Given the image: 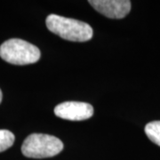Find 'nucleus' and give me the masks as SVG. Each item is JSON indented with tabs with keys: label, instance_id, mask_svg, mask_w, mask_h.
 Instances as JSON below:
<instances>
[{
	"label": "nucleus",
	"instance_id": "f257e3e1",
	"mask_svg": "<svg viewBox=\"0 0 160 160\" xmlns=\"http://www.w3.org/2000/svg\"><path fill=\"white\" fill-rule=\"evenodd\" d=\"M46 27L53 34L74 42H86L92 38L93 31L87 23L75 19L50 14L46 20Z\"/></svg>",
	"mask_w": 160,
	"mask_h": 160
},
{
	"label": "nucleus",
	"instance_id": "f03ea898",
	"mask_svg": "<svg viewBox=\"0 0 160 160\" xmlns=\"http://www.w3.org/2000/svg\"><path fill=\"white\" fill-rule=\"evenodd\" d=\"M40 50L34 45L19 38H12L0 46V57L14 65H27L40 59Z\"/></svg>",
	"mask_w": 160,
	"mask_h": 160
},
{
	"label": "nucleus",
	"instance_id": "7ed1b4c3",
	"mask_svg": "<svg viewBox=\"0 0 160 160\" xmlns=\"http://www.w3.org/2000/svg\"><path fill=\"white\" fill-rule=\"evenodd\" d=\"M63 149L62 142L49 134L32 133L23 142L22 152L27 158H46L58 155Z\"/></svg>",
	"mask_w": 160,
	"mask_h": 160
},
{
	"label": "nucleus",
	"instance_id": "20e7f679",
	"mask_svg": "<svg viewBox=\"0 0 160 160\" xmlns=\"http://www.w3.org/2000/svg\"><path fill=\"white\" fill-rule=\"evenodd\" d=\"M54 114L62 119L81 121L91 118L93 115V108L86 102H65L55 107Z\"/></svg>",
	"mask_w": 160,
	"mask_h": 160
},
{
	"label": "nucleus",
	"instance_id": "39448f33",
	"mask_svg": "<svg viewBox=\"0 0 160 160\" xmlns=\"http://www.w3.org/2000/svg\"><path fill=\"white\" fill-rule=\"evenodd\" d=\"M89 4L98 12L110 19L126 17L131 10L129 0H90Z\"/></svg>",
	"mask_w": 160,
	"mask_h": 160
},
{
	"label": "nucleus",
	"instance_id": "423d86ee",
	"mask_svg": "<svg viewBox=\"0 0 160 160\" xmlns=\"http://www.w3.org/2000/svg\"><path fill=\"white\" fill-rule=\"evenodd\" d=\"M145 133L152 142L160 147V121H152L147 124Z\"/></svg>",
	"mask_w": 160,
	"mask_h": 160
},
{
	"label": "nucleus",
	"instance_id": "0eeeda50",
	"mask_svg": "<svg viewBox=\"0 0 160 160\" xmlns=\"http://www.w3.org/2000/svg\"><path fill=\"white\" fill-rule=\"evenodd\" d=\"M14 134L8 130H0V152L11 148L14 142Z\"/></svg>",
	"mask_w": 160,
	"mask_h": 160
},
{
	"label": "nucleus",
	"instance_id": "6e6552de",
	"mask_svg": "<svg viewBox=\"0 0 160 160\" xmlns=\"http://www.w3.org/2000/svg\"><path fill=\"white\" fill-rule=\"evenodd\" d=\"M2 98H3V93H2V91H1V89H0V103L2 102Z\"/></svg>",
	"mask_w": 160,
	"mask_h": 160
}]
</instances>
